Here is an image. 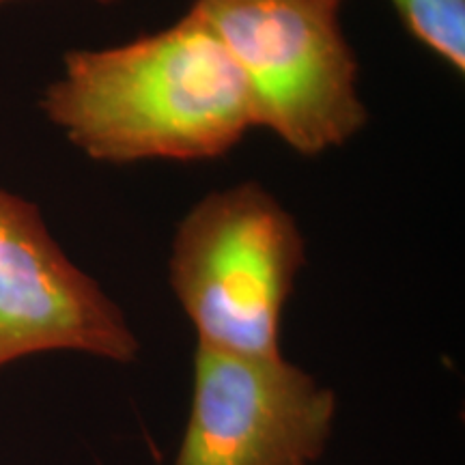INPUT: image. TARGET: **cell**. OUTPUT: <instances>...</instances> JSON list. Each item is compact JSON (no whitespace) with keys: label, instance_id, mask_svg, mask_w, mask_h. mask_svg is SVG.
<instances>
[{"label":"cell","instance_id":"6da1fadb","mask_svg":"<svg viewBox=\"0 0 465 465\" xmlns=\"http://www.w3.org/2000/svg\"><path fill=\"white\" fill-rule=\"evenodd\" d=\"M39 106L104 164L218 158L254 127L240 69L192 9L134 42L67 52Z\"/></svg>","mask_w":465,"mask_h":465},{"label":"cell","instance_id":"7a4b0ae2","mask_svg":"<svg viewBox=\"0 0 465 465\" xmlns=\"http://www.w3.org/2000/svg\"><path fill=\"white\" fill-rule=\"evenodd\" d=\"M304 261L295 218L263 185L243 182L212 192L185 213L168 272L199 345L282 356V311Z\"/></svg>","mask_w":465,"mask_h":465},{"label":"cell","instance_id":"3957f363","mask_svg":"<svg viewBox=\"0 0 465 465\" xmlns=\"http://www.w3.org/2000/svg\"><path fill=\"white\" fill-rule=\"evenodd\" d=\"M341 0H194L240 69L254 127L302 155L342 147L369 121Z\"/></svg>","mask_w":465,"mask_h":465},{"label":"cell","instance_id":"277c9868","mask_svg":"<svg viewBox=\"0 0 465 465\" xmlns=\"http://www.w3.org/2000/svg\"><path fill=\"white\" fill-rule=\"evenodd\" d=\"M336 399L282 356L194 353V394L177 465H311Z\"/></svg>","mask_w":465,"mask_h":465},{"label":"cell","instance_id":"5b68a950","mask_svg":"<svg viewBox=\"0 0 465 465\" xmlns=\"http://www.w3.org/2000/svg\"><path fill=\"white\" fill-rule=\"evenodd\" d=\"M45 351L132 362L119 306L58 246L39 207L0 188V366Z\"/></svg>","mask_w":465,"mask_h":465},{"label":"cell","instance_id":"8992f818","mask_svg":"<svg viewBox=\"0 0 465 465\" xmlns=\"http://www.w3.org/2000/svg\"><path fill=\"white\" fill-rule=\"evenodd\" d=\"M411 37L465 74V0H391Z\"/></svg>","mask_w":465,"mask_h":465},{"label":"cell","instance_id":"52a82bcc","mask_svg":"<svg viewBox=\"0 0 465 465\" xmlns=\"http://www.w3.org/2000/svg\"><path fill=\"white\" fill-rule=\"evenodd\" d=\"M5 3H11V0H0V5H5ZM93 3H102V5H113V3H116V0H93Z\"/></svg>","mask_w":465,"mask_h":465},{"label":"cell","instance_id":"ba28073f","mask_svg":"<svg viewBox=\"0 0 465 465\" xmlns=\"http://www.w3.org/2000/svg\"><path fill=\"white\" fill-rule=\"evenodd\" d=\"M341 3H342V0H341Z\"/></svg>","mask_w":465,"mask_h":465}]
</instances>
